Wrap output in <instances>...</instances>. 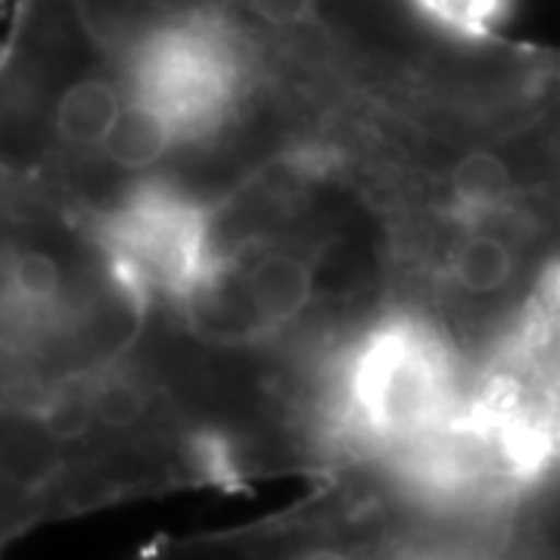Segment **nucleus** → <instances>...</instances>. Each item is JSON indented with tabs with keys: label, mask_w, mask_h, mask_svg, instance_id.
I'll return each mask as SVG.
<instances>
[{
	"label": "nucleus",
	"mask_w": 560,
	"mask_h": 560,
	"mask_svg": "<svg viewBox=\"0 0 560 560\" xmlns=\"http://www.w3.org/2000/svg\"><path fill=\"white\" fill-rule=\"evenodd\" d=\"M467 408L526 467H560V268L477 368Z\"/></svg>",
	"instance_id": "nucleus-3"
},
{
	"label": "nucleus",
	"mask_w": 560,
	"mask_h": 560,
	"mask_svg": "<svg viewBox=\"0 0 560 560\" xmlns=\"http://www.w3.org/2000/svg\"><path fill=\"white\" fill-rule=\"evenodd\" d=\"M477 361L415 305H389L324 359L308 389L312 480L393 458L467 408Z\"/></svg>",
	"instance_id": "nucleus-2"
},
{
	"label": "nucleus",
	"mask_w": 560,
	"mask_h": 560,
	"mask_svg": "<svg viewBox=\"0 0 560 560\" xmlns=\"http://www.w3.org/2000/svg\"><path fill=\"white\" fill-rule=\"evenodd\" d=\"M430 7L458 28L480 35H504L501 28L511 16V0H430Z\"/></svg>",
	"instance_id": "nucleus-4"
},
{
	"label": "nucleus",
	"mask_w": 560,
	"mask_h": 560,
	"mask_svg": "<svg viewBox=\"0 0 560 560\" xmlns=\"http://www.w3.org/2000/svg\"><path fill=\"white\" fill-rule=\"evenodd\" d=\"M215 368L88 215L0 178V551L47 523L224 489Z\"/></svg>",
	"instance_id": "nucleus-1"
}]
</instances>
